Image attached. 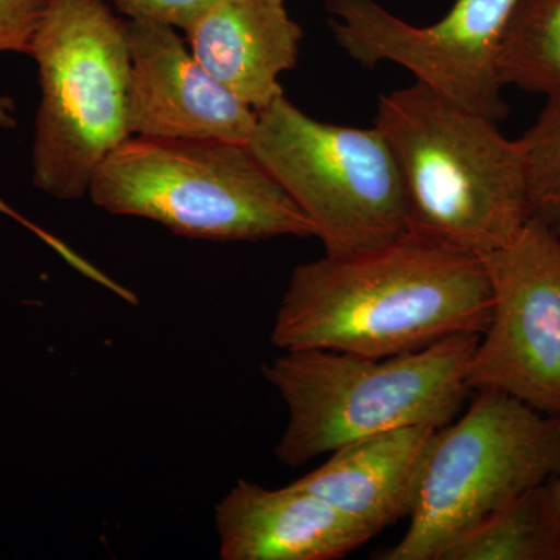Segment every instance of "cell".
<instances>
[{
  "label": "cell",
  "mask_w": 560,
  "mask_h": 560,
  "mask_svg": "<svg viewBox=\"0 0 560 560\" xmlns=\"http://www.w3.org/2000/svg\"><path fill=\"white\" fill-rule=\"evenodd\" d=\"M504 86L560 95V0H518L501 39Z\"/></svg>",
  "instance_id": "9a60e30c"
},
{
  "label": "cell",
  "mask_w": 560,
  "mask_h": 560,
  "mask_svg": "<svg viewBox=\"0 0 560 560\" xmlns=\"http://www.w3.org/2000/svg\"><path fill=\"white\" fill-rule=\"evenodd\" d=\"M550 493L552 500V506L558 512L560 518V475L550 481Z\"/></svg>",
  "instance_id": "ffe728a7"
},
{
  "label": "cell",
  "mask_w": 560,
  "mask_h": 560,
  "mask_svg": "<svg viewBox=\"0 0 560 560\" xmlns=\"http://www.w3.org/2000/svg\"><path fill=\"white\" fill-rule=\"evenodd\" d=\"M90 197L113 215L156 221L183 237H315L307 217L242 143L132 136L102 162Z\"/></svg>",
  "instance_id": "277c9868"
},
{
  "label": "cell",
  "mask_w": 560,
  "mask_h": 560,
  "mask_svg": "<svg viewBox=\"0 0 560 560\" xmlns=\"http://www.w3.org/2000/svg\"><path fill=\"white\" fill-rule=\"evenodd\" d=\"M31 57L40 88L33 186L79 200L102 162L132 138L127 20L109 0H47Z\"/></svg>",
  "instance_id": "5b68a950"
},
{
  "label": "cell",
  "mask_w": 560,
  "mask_h": 560,
  "mask_svg": "<svg viewBox=\"0 0 560 560\" xmlns=\"http://www.w3.org/2000/svg\"><path fill=\"white\" fill-rule=\"evenodd\" d=\"M221 560H331L375 536L329 501L241 480L215 511Z\"/></svg>",
  "instance_id": "8fae6325"
},
{
  "label": "cell",
  "mask_w": 560,
  "mask_h": 560,
  "mask_svg": "<svg viewBox=\"0 0 560 560\" xmlns=\"http://www.w3.org/2000/svg\"><path fill=\"white\" fill-rule=\"evenodd\" d=\"M492 290L481 257L408 235L353 256L294 268L271 341L386 359L455 335H481Z\"/></svg>",
  "instance_id": "6da1fadb"
},
{
  "label": "cell",
  "mask_w": 560,
  "mask_h": 560,
  "mask_svg": "<svg viewBox=\"0 0 560 560\" xmlns=\"http://www.w3.org/2000/svg\"><path fill=\"white\" fill-rule=\"evenodd\" d=\"M552 228H555L556 232H558V235L560 237V221L559 223L552 224Z\"/></svg>",
  "instance_id": "44dd1931"
},
{
  "label": "cell",
  "mask_w": 560,
  "mask_h": 560,
  "mask_svg": "<svg viewBox=\"0 0 560 560\" xmlns=\"http://www.w3.org/2000/svg\"><path fill=\"white\" fill-rule=\"evenodd\" d=\"M440 560H560V518L550 482L490 515L448 545Z\"/></svg>",
  "instance_id": "5bb4252c"
},
{
  "label": "cell",
  "mask_w": 560,
  "mask_h": 560,
  "mask_svg": "<svg viewBox=\"0 0 560 560\" xmlns=\"http://www.w3.org/2000/svg\"><path fill=\"white\" fill-rule=\"evenodd\" d=\"M217 0H109L127 20L161 22L186 31Z\"/></svg>",
  "instance_id": "ac0fdd59"
},
{
  "label": "cell",
  "mask_w": 560,
  "mask_h": 560,
  "mask_svg": "<svg viewBox=\"0 0 560 560\" xmlns=\"http://www.w3.org/2000/svg\"><path fill=\"white\" fill-rule=\"evenodd\" d=\"M478 340L477 334L455 335L386 359L285 350L261 370L289 408L276 456L285 466H304L372 434L448 425L474 393L469 366Z\"/></svg>",
  "instance_id": "3957f363"
},
{
  "label": "cell",
  "mask_w": 560,
  "mask_h": 560,
  "mask_svg": "<svg viewBox=\"0 0 560 560\" xmlns=\"http://www.w3.org/2000/svg\"><path fill=\"white\" fill-rule=\"evenodd\" d=\"M47 0H0V54L31 55Z\"/></svg>",
  "instance_id": "e0dca14e"
},
{
  "label": "cell",
  "mask_w": 560,
  "mask_h": 560,
  "mask_svg": "<svg viewBox=\"0 0 560 560\" xmlns=\"http://www.w3.org/2000/svg\"><path fill=\"white\" fill-rule=\"evenodd\" d=\"M375 127L399 165L411 235L482 257L533 219L521 142L423 84L383 95Z\"/></svg>",
  "instance_id": "7a4b0ae2"
},
{
  "label": "cell",
  "mask_w": 560,
  "mask_h": 560,
  "mask_svg": "<svg viewBox=\"0 0 560 560\" xmlns=\"http://www.w3.org/2000/svg\"><path fill=\"white\" fill-rule=\"evenodd\" d=\"M438 430L407 427L349 442L291 485L378 534L410 518Z\"/></svg>",
  "instance_id": "4fadbf2b"
},
{
  "label": "cell",
  "mask_w": 560,
  "mask_h": 560,
  "mask_svg": "<svg viewBox=\"0 0 560 560\" xmlns=\"http://www.w3.org/2000/svg\"><path fill=\"white\" fill-rule=\"evenodd\" d=\"M518 142L533 219L552 226L560 221V95L547 98L536 121Z\"/></svg>",
  "instance_id": "2e32d148"
},
{
  "label": "cell",
  "mask_w": 560,
  "mask_h": 560,
  "mask_svg": "<svg viewBox=\"0 0 560 560\" xmlns=\"http://www.w3.org/2000/svg\"><path fill=\"white\" fill-rule=\"evenodd\" d=\"M0 125L5 128L14 127L13 105L2 97H0Z\"/></svg>",
  "instance_id": "d6986e66"
},
{
  "label": "cell",
  "mask_w": 560,
  "mask_h": 560,
  "mask_svg": "<svg viewBox=\"0 0 560 560\" xmlns=\"http://www.w3.org/2000/svg\"><path fill=\"white\" fill-rule=\"evenodd\" d=\"M518 0H455L431 25L410 24L377 0H326L338 46L364 68L393 62L463 108L497 121L508 108L499 58Z\"/></svg>",
  "instance_id": "ba28073f"
},
{
  "label": "cell",
  "mask_w": 560,
  "mask_h": 560,
  "mask_svg": "<svg viewBox=\"0 0 560 560\" xmlns=\"http://www.w3.org/2000/svg\"><path fill=\"white\" fill-rule=\"evenodd\" d=\"M184 32L202 68L256 113L285 94L279 79L304 39L287 0H217Z\"/></svg>",
  "instance_id": "7c38bea8"
},
{
  "label": "cell",
  "mask_w": 560,
  "mask_h": 560,
  "mask_svg": "<svg viewBox=\"0 0 560 560\" xmlns=\"http://www.w3.org/2000/svg\"><path fill=\"white\" fill-rule=\"evenodd\" d=\"M248 149L311 221L326 256H353L411 235L400 168L375 125L316 120L283 94L257 110Z\"/></svg>",
  "instance_id": "8992f818"
},
{
  "label": "cell",
  "mask_w": 560,
  "mask_h": 560,
  "mask_svg": "<svg viewBox=\"0 0 560 560\" xmlns=\"http://www.w3.org/2000/svg\"><path fill=\"white\" fill-rule=\"evenodd\" d=\"M474 393L467 411L438 430L407 533L375 559L440 560L460 536L560 475V418L501 390Z\"/></svg>",
  "instance_id": "52a82bcc"
},
{
  "label": "cell",
  "mask_w": 560,
  "mask_h": 560,
  "mask_svg": "<svg viewBox=\"0 0 560 560\" xmlns=\"http://www.w3.org/2000/svg\"><path fill=\"white\" fill-rule=\"evenodd\" d=\"M492 313L469 366L471 390L497 389L560 418V237L530 219L481 257Z\"/></svg>",
  "instance_id": "9c48e42d"
},
{
  "label": "cell",
  "mask_w": 560,
  "mask_h": 560,
  "mask_svg": "<svg viewBox=\"0 0 560 560\" xmlns=\"http://www.w3.org/2000/svg\"><path fill=\"white\" fill-rule=\"evenodd\" d=\"M127 40L132 136L248 145L256 110L202 68L175 27L127 20Z\"/></svg>",
  "instance_id": "30bf717a"
}]
</instances>
